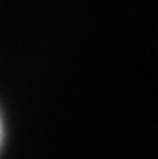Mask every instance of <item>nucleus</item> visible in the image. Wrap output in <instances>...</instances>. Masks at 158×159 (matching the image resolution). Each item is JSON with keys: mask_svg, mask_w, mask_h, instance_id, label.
I'll use <instances>...</instances> for the list:
<instances>
[{"mask_svg": "<svg viewBox=\"0 0 158 159\" xmlns=\"http://www.w3.org/2000/svg\"><path fill=\"white\" fill-rule=\"evenodd\" d=\"M0 140H2V124H0Z\"/></svg>", "mask_w": 158, "mask_h": 159, "instance_id": "1", "label": "nucleus"}]
</instances>
